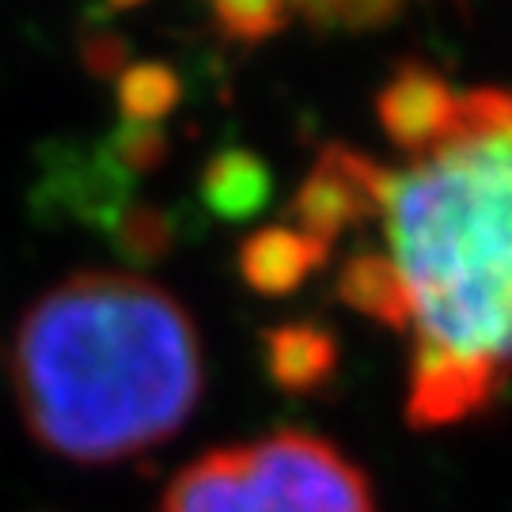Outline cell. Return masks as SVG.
<instances>
[{"label": "cell", "instance_id": "cell-2", "mask_svg": "<svg viewBox=\"0 0 512 512\" xmlns=\"http://www.w3.org/2000/svg\"><path fill=\"white\" fill-rule=\"evenodd\" d=\"M12 384L31 437L73 463H118L171 440L205 387L202 338L137 274H76L23 315Z\"/></svg>", "mask_w": 512, "mask_h": 512}, {"label": "cell", "instance_id": "cell-10", "mask_svg": "<svg viewBox=\"0 0 512 512\" xmlns=\"http://www.w3.org/2000/svg\"><path fill=\"white\" fill-rule=\"evenodd\" d=\"M296 4H323V0H296Z\"/></svg>", "mask_w": 512, "mask_h": 512}, {"label": "cell", "instance_id": "cell-6", "mask_svg": "<svg viewBox=\"0 0 512 512\" xmlns=\"http://www.w3.org/2000/svg\"><path fill=\"white\" fill-rule=\"evenodd\" d=\"M270 368L285 387L319 384L334 368V342L315 327H281L270 338Z\"/></svg>", "mask_w": 512, "mask_h": 512}, {"label": "cell", "instance_id": "cell-9", "mask_svg": "<svg viewBox=\"0 0 512 512\" xmlns=\"http://www.w3.org/2000/svg\"><path fill=\"white\" fill-rule=\"evenodd\" d=\"M107 4H114V8H126V4H137V0H107Z\"/></svg>", "mask_w": 512, "mask_h": 512}, {"label": "cell", "instance_id": "cell-8", "mask_svg": "<svg viewBox=\"0 0 512 512\" xmlns=\"http://www.w3.org/2000/svg\"><path fill=\"white\" fill-rule=\"evenodd\" d=\"M293 0H213L220 27L236 38H266L289 16Z\"/></svg>", "mask_w": 512, "mask_h": 512}, {"label": "cell", "instance_id": "cell-5", "mask_svg": "<svg viewBox=\"0 0 512 512\" xmlns=\"http://www.w3.org/2000/svg\"><path fill=\"white\" fill-rule=\"evenodd\" d=\"M270 194V175L247 152H224L205 171V202L224 217H247Z\"/></svg>", "mask_w": 512, "mask_h": 512}, {"label": "cell", "instance_id": "cell-3", "mask_svg": "<svg viewBox=\"0 0 512 512\" xmlns=\"http://www.w3.org/2000/svg\"><path fill=\"white\" fill-rule=\"evenodd\" d=\"M160 512H376V497L342 448L277 429L198 456L167 482Z\"/></svg>", "mask_w": 512, "mask_h": 512}, {"label": "cell", "instance_id": "cell-1", "mask_svg": "<svg viewBox=\"0 0 512 512\" xmlns=\"http://www.w3.org/2000/svg\"><path fill=\"white\" fill-rule=\"evenodd\" d=\"M368 232L338 296L399 330L410 349L406 418H475L512 380V92H456L399 164L334 148Z\"/></svg>", "mask_w": 512, "mask_h": 512}, {"label": "cell", "instance_id": "cell-4", "mask_svg": "<svg viewBox=\"0 0 512 512\" xmlns=\"http://www.w3.org/2000/svg\"><path fill=\"white\" fill-rule=\"evenodd\" d=\"M327 255L330 247L300 232L296 224H274L251 236V243L243 247V277L258 293H289L311 270H319Z\"/></svg>", "mask_w": 512, "mask_h": 512}, {"label": "cell", "instance_id": "cell-7", "mask_svg": "<svg viewBox=\"0 0 512 512\" xmlns=\"http://www.w3.org/2000/svg\"><path fill=\"white\" fill-rule=\"evenodd\" d=\"M179 99V80L164 65H133L122 73L126 126H156Z\"/></svg>", "mask_w": 512, "mask_h": 512}]
</instances>
